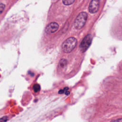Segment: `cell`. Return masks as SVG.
<instances>
[{"instance_id":"cell-3","label":"cell","mask_w":122,"mask_h":122,"mask_svg":"<svg viewBox=\"0 0 122 122\" xmlns=\"http://www.w3.org/2000/svg\"><path fill=\"white\" fill-rule=\"evenodd\" d=\"M92 41V36L91 34L87 35L83 39L80 45V48L81 52H85L87 50L91 44Z\"/></svg>"},{"instance_id":"cell-4","label":"cell","mask_w":122,"mask_h":122,"mask_svg":"<svg viewBox=\"0 0 122 122\" xmlns=\"http://www.w3.org/2000/svg\"><path fill=\"white\" fill-rule=\"evenodd\" d=\"M59 28V25L56 22H51L45 28V31L48 34H51L56 32Z\"/></svg>"},{"instance_id":"cell-8","label":"cell","mask_w":122,"mask_h":122,"mask_svg":"<svg viewBox=\"0 0 122 122\" xmlns=\"http://www.w3.org/2000/svg\"><path fill=\"white\" fill-rule=\"evenodd\" d=\"M74 2V0H62V2L64 5H69L71 4Z\"/></svg>"},{"instance_id":"cell-6","label":"cell","mask_w":122,"mask_h":122,"mask_svg":"<svg viewBox=\"0 0 122 122\" xmlns=\"http://www.w3.org/2000/svg\"><path fill=\"white\" fill-rule=\"evenodd\" d=\"M66 64H67V61L65 59H62L60 60L59 65L61 67L63 68L65 67L66 65Z\"/></svg>"},{"instance_id":"cell-10","label":"cell","mask_w":122,"mask_h":122,"mask_svg":"<svg viewBox=\"0 0 122 122\" xmlns=\"http://www.w3.org/2000/svg\"><path fill=\"white\" fill-rule=\"evenodd\" d=\"M8 120V117L4 116L0 118V122H6Z\"/></svg>"},{"instance_id":"cell-7","label":"cell","mask_w":122,"mask_h":122,"mask_svg":"<svg viewBox=\"0 0 122 122\" xmlns=\"http://www.w3.org/2000/svg\"><path fill=\"white\" fill-rule=\"evenodd\" d=\"M40 89H41L40 86V85H39L38 84H35L33 85V91H34L35 92H39V91L40 90Z\"/></svg>"},{"instance_id":"cell-1","label":"cell","mask_w":122,"mask_h":122,"mask_svg":"<svg viewBox=\"0 0 122 122\" xmlns=\"http://www.w3.org/2000/svg\"><path fill=\"white\" fill-rule=\"evenodd\" d=\"M77 43V39L74 37H70L66 40L62 44V49L65 53L71 52L76 47Z\"/></svg>"},{"instance_id":"cell-2","label":"cell","mask_w":122,"mask_h":122,"mask_svg":"<svg viewBox=\"0 0 122 122\" xmlns=\"http://www.w3.org/2000/svg\"><path fill=\"white\" fill-rule=\"evenodd\" d=\"M87 13L85 12H81L76 17L74 21V27L76 29L80 30L85 24L87 19Z\"/></svg>"},{"instance_id":"cell-12","label":"cell","mask_w":122,"mask_h":122,"mask_svg":"<svg viewBox=\"0 0 122 122\" xmlns=\"http://www.w3.org/2000/svg\"><path fill=\"white\" fill-rule=\"evenodd\" d=\"M65 94L66 95H69V94H70V92H69L68 91H66V92H65Z\"/></svg>"},{"instance_id":"cell-11","label":"cell","mask_w":122,"mask_h":122,"mask_svg":"<svg viewBox=\"0 0 122 122\" xmlns=\"http://www.w3.org/2000/svg\"><path fill=\"white\" fill-rule=\"evenodd\" d=\"M110 122H122V118H119L111 121Z\"/></svg>"},{"instance_id":"cell-5","label":"cell","mask_w":122,"mask_h":122,"mask_svg":"<svg viewBox=\"0 0 122 122\" xmlns=\"http://www.w3.org/2000/svg\"><path fill=\"white\" fill-rule=\"evenodd\" d=\"M99 7V1L98 0H92L89 4V11L91 13H95L98 11Z\"/></svg>"},{"instance_id":"cell-9","label":"cell","mask_w":122,"mask_h":122,"mask_svg":"<svg viewBox=\"0 0 122 122\" xmlns=\"http://www.w3.org/2000/svg\"><path fill=\"white\" fill-rule=\"evenodd\" d=\"M5 5L4 4L2 3H0V14H1L3 12L5 9Z\"/></svg>"}]
</instances>
